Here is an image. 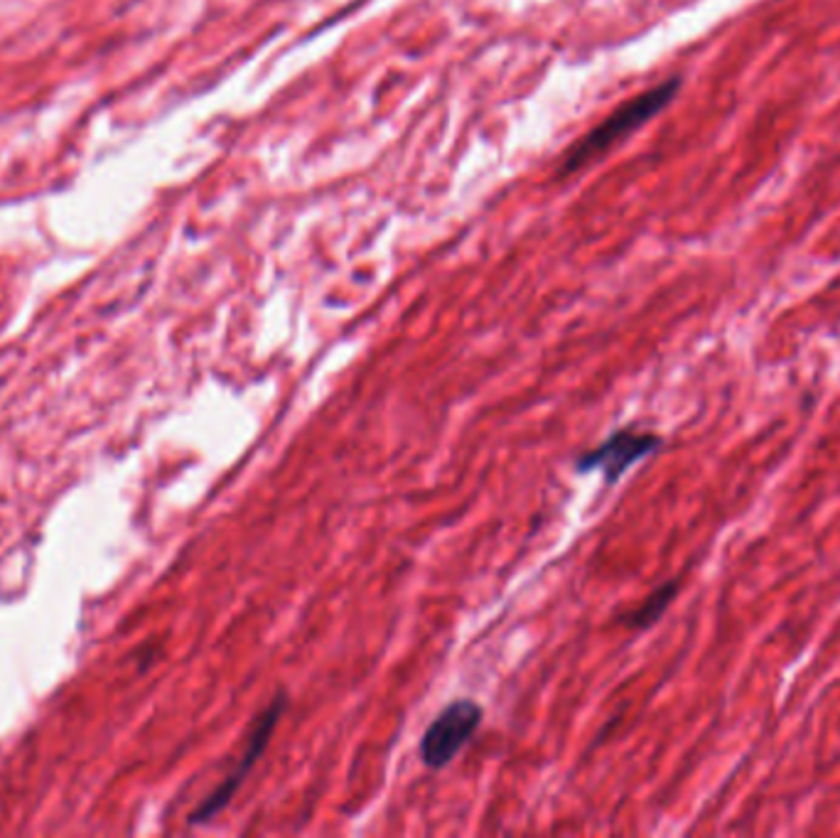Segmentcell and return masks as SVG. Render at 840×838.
<instances>
[{"label": "cell", "instance_id": "cell-1", "mask_svg": "<svg viewBox=\"0 0 840 838\" xmlns=\"http://www.w3.org/2000/svg\"><path fill=\"white\" fill-rule=\"evenodd\" d=\"M679 92H681V76H671V80L656 84L652 89H646L640 96H634V99L622 104L620 109L607 116L600 126H595L587 136H583L571 150L565 153L563 172H573L577 168H583L585 162L602 156V153L610 150L614 143H620L636 129H642L646 121H652L654 116H659L666 106L675 99V94Z\"/></svg>", "mask_w": 840, "mask_h": 838}, {"label": "cell", "instance_id": "cell-2", "mask_svg": "<svg viewBox=\"0 0 840 838\" xmlns=\"http://www.w3.org/2000/svg\"><path fill=\"white\" fill-rule=\"evenodd\" d=\"M283 711H285V691H278L276 699L270 701L268 706L258 713L254 724H251L244 755H241L239 765L234 767V773H231L224 782H221L215 792H211L205 802H202L195 812L190 814V826H199V824L211 822V818H215L219 812H224V809L231 804V799H234L241 785H244V779L248 777L251 769L256 767L258 757L266 753V748L270 743V738H273V730L278 726L280 716H283Z\"/></svg>", "mask_w": 840, "mask_h": 838}, {"label": "cell", "instance_id": "cell-3", "mask_svg": "<svg viewBox=\"0 0 840 838\" xmlns=\"http://www.w3.org/2000/svg\"><path fill=\"white\" fill-rule=\"evenodd\" d=\"M482 716H485V711H482L479 703L470 699L448 703V706L438 713L436 720L428 726L426 733H423V740H421L423 765L430 769L448 767L452 760L458 757L460 750L470 743L472 736L477 733Z\"/></svg>", "mask_w": 840, "mask_h": 838}, {"label": "cell", "instance_id": "cell-4", "mask_svg": "<svg viewBox=\"0 0 840 838\" xmlns=\"http://www.w3.org/2000/svg\"><path fill=\"white\" fill-rule=\"evenodd\" d=\"M664 446V438L652 430L636 428H620L610 438H605L600 446L583 452L575 460L581 472L600 470L607 485H617L624 477V472L634 467L636 462L654 456Z\"/></svg>", "mask_w": 840, "mask_h": 838}, {"label": "cell", "instance_id": "cell-5", "mask_svg": "<svg viewBox=\"0 0 840 838\" xmlns=\"http://www.w3.org/2000/svg\"><path fill=\"white\" fill-rule=\"evenodd\" d=\"M675 593H679V581H666L654 593H649L642 600L640 608L622 615L620 622L630 630H649L656 622L664 618V612L669 610Z\"/></svg>", "mask_w": 840, "mask_h": 838}]
</instances>
